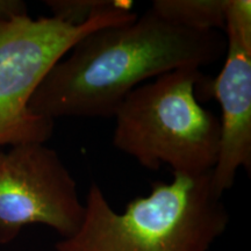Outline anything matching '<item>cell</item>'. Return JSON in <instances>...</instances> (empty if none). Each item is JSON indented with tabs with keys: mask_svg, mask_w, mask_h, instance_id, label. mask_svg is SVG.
I'll return each instance as SVG.
<instances>
[{
	"mask_svg": "<svg viewBox=\"0 0 251 251\" xmlns=\"http://www.w3.org/2000/svg\"><path fill=\"white\" fill-rule=\"evenodd\" d=\"M84 206L79 228L61 238L56 251H209L230 221L212 171L151 183L148 196L135 198L121 213L92 183Z\"/></svg>",
	"mask_w": 251,
	"mask_h": 251,
	"instance_id": "cell-2",
	"label": "cell"
},
{
	"mask_svg": "<svg viewBox=\"0 0 251 251\" xmlns=\"http://www.w3.org/2000/svg\"><path fill=\"white\" fill-rule=\"evenodd\" d=\"M28 15L26 2L20 0H0V21Z\"/></svg>",
	"mask_w": 251,
	"mask_h": 251,
	"instance_id": "cell-9",
	"label": "cell"
},
{
	"mask_svg": "<svg viewBox=\"0 0 251 251\" xmlns=\"http://www.w3.org/2000/svg\"><path fill=\"white\" fill-rule=\"evenodd\" d=\"M226 49L221 31L184 27L150 8L129 24L81 37L41 80L29 108L52 121L112 118L140 83L176 69L213 64Z\"/></svg>",
	"mask_w": 251,
	"mask_h": 251,
	"instance_id": "cell-1",
	"label": "cell"
},
{
	"mask_svg": "<svg viewBox=\"0 0 251 251\" xmlns=\"http://www.w3.org/2000/svg\"><path fill=\"white\" fill-rule=\"evenodd\" d=\"M199 68L184 67L127 94L115 112L113 144L149 170L206 174L218 161L221 126L197 100L205 80Z\"/></svg>",
	"mask_w": 251,
	"mask_h": 251,
	"instance_id": "cell-3",
	"label": "cell"
},
{
	"mask_svg": "<svg viewBox=\"0 0 251 251\" xmlns=\"http://www.w3.org/2000/svg\"><path fill=\"white\" fill-rule=\"evenodd\" d=\"M46 5L51 18L72 26H80L109 12H130L133 7L128 0H47Z\"/></svg>",
	"mask_w": 251,
	"mask_h": 251,
	"instance_id": "cell-8",
	"label": "cell"
},
{
	"mask_svg": "<svg viewBox=\"0 0 251 251\" xmlns=\"http://www.w3.org/2000/svg\"><path fill=\"white\" fill-rule=\"evenodd\" d=\"M133 12L114 11L72 26L28 15L0 21V149L23 143H46L55 121L37 117L29 100L48 71L91 31L129 24Z\"/></svg>",
	"mask_w": 251,
	"mask_h": 251,
	"instance_id": "cell-4",
	"label": "cell"
},
{
	"mask_svg": "<svg viewBox=\"0 0 251 251\" xmlns=\"http://www.w3.org/2000/svg\"><path fill=\"white\" fill-rule=\"evenodd\" d=\"M225 30V64L206 87L221 106L218 161L212 170L213 186L221 196L233 186L240 169L251 171L250 0H228Z\"/></svg>",
	"mask_w": 251,
	"mask_h": 251,
	"instance_id": "cell-6",
	"label": "cell"
},
{
	"mask_svg": "<svg viewBox=\"0 0 251 251\" xmlns=\"http://www.w3.org/2000/svg\"><path fill=\"white\" fill-rule=\"evenodd\" d=\"M84 213L76 180L54 149L37 142L0 149V244L29 225L69 237Z\"/></svg>",
	"mask_w": 251,
	"mask_h": 251,
	"instance_id": "cell-5",
	"label": "cell"
},
{
	"mask_svg": "<svg viewBox=\"0 0 251 251\" xmlns=\"http://www.w3.org/2000/svg\"><path fill=\"white\" fill-rule=\"evenodd\" d=\"M228 0H155L151 9L166 20L200 30L225 29Z\"/></svg>",
	"mask_w": 251,
	"mask_h": 251,
	"instance_id": "cell-7",
	"label": "cell"
}]
</instances>
